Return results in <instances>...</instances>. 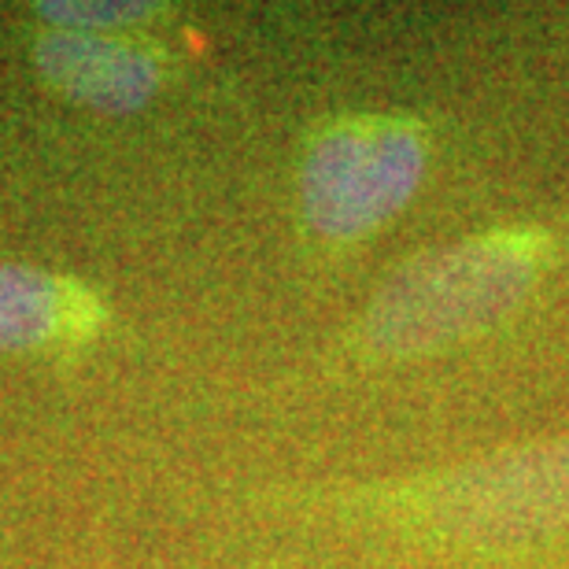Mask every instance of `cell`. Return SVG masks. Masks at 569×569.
Returning <instances> with one entry per match:
<instances>
[{
	"label": "cell",
	"mask_w": 569,
	"mask_h": 569,
	"mask_svg": "<svg viewBox=\"0 0 569 569\" xmlns=\"http://www.w3.org/2000/svg\"><path fill=\"white\" fill-rule=\"evenodd\" d=\"M551 259L532 226H503L411 259L373 296L362 340L389 359L470 340L515 311Z\"/></svg>",
	"instance_id": "cell-1"
},
{
	"label": "cell",
	"mask_w": 569,
	"mask_h": 569,
	"mask_svg": "<svg viewBox=\"0 0 569 569\" xmlns=\"http://www.w3.org/2000/svg\"><path fill=\"white\" fill-rule=\"evenodd\" d=\"M426 174V130L403 116H359L318 133L303 159V214L329 241H359L403 211Z\"/></svg>",
	"instance_id": "cell-2"
},
{
	"label": "cell",
	"mask_w": 569,
	"mask_h": 569,
	"mask_svg": "<svg viewBox=\"0 0 569 569\" xmlns=\"http://www.w3.org/2000/svg\"><path fill=\"white\" fill-rule=\"evenodd\" d=\"M426 518L466 537H526L569 526V440L466 466L422 492Z\"/></svg>",
	"instance_id": "cell-3"
},
{
	"label": "cell",
	"mask_w": 569,
	"mask_h": 569,
	"mask_svg": "<svg viewBox=\"0 0 569 569\" xmlns=\"http://www.w3.org/2000/svg\"><path fill=\"white\" fill-rule=\"evenodd\" d=\"M38 71L52 89L100 111L141 108L159 86V67L148 52L108 33L52 30L38 41Z\"/></svg>",
	"instance_id": "cell-4"
},
{
	"label": "cell",
	"mask_w": 569,
	"mask_h": 569,
	"mask_svg": "<svg viewBox=\"0 0 569 569\" xmlns=\"http://www.w3.org/2000/svg\"><path fill=\"white\" fill-rule=\"evenodd\" d=\"M67 318L63 284L44 270L0 263V351L38 348L60 333Z\"/></svg>",
	"instance_id": "cell-5"
},
{
	"label": "cell",
	"mask_w": 569,
	"mask_h": 569,
	"mask_svg": "<svg viewBox=\"0 0 569 569\" xmlns=\"http://www.w3.org/2000/svg\"><path fill=\"white\" fill-rule=\"evenodd\" d=\"M38 11L52 22L56 30L71 33H108L116 27H130L152 16V4H74V0H56V4H38Z\"/></svg>",
	"instance_id": "cell-6"
}]
</instances>
